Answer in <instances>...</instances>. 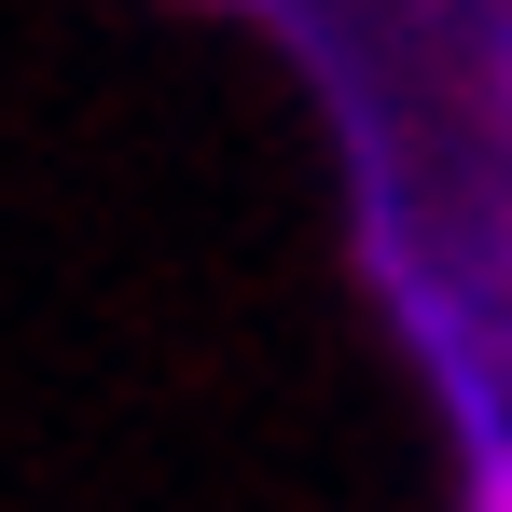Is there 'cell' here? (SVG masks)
<instances>
[{"instance_id":"7a4b0ae2","label":"cell","mask_w":512,"mask_h":512,"mask_svg":"<svg viewBox=\"0 0 512 512\" xmlns=\"http://www.w3.org/2000/svg\"><path fill=\"white\" fill-rule=\"evenodd\" d=\"M499 70H512V42H499ZM499 97H512V84H499Z\"/></svg>"},{"instance_id":"6da1fadb","label":"cell","mask_w":512,"mask_h":512,"mask_svg":"<svg viewBox=\"0 0 512 512\" xmlns=\"http://www.w3.org/2000/svg\"><path fill=\"white\" fill-rule=\"evenodd\" d=\"M471 512H512V443H485V471H471Z\"/></svg>"}]
</instances>
